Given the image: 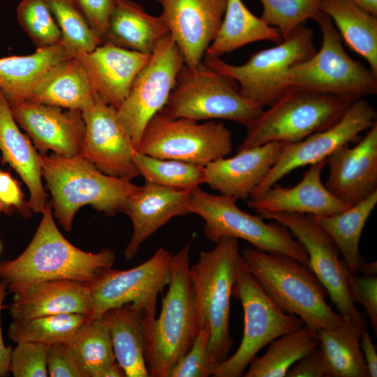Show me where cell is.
<instances>
[{"label": "cell", "instance_id": "27", "mask_svg": "<svg viewBox=\"0 0 377 377\" xmlns=\"http://www.w3.org/2000/svg\"><path fill=\"white\" fill-rule=\"evenodd\" d=\"M97 94L80 61L63 59L47 69L33 87L29 99L45 105L82 112Z\"/></svg>", "mask_w": 377, "mask_h": 377}, {"label": "cell", "instance_id": "54", "mask_svg": "<svg viewBox=\"0 0 377 377\" xmlns=\"http://www.w3.org/2000/svg\"><path fill=\"white\" fill-rule=\"evenodd\" d=\"M1 243H0V253H1Z\"/></svg>", "mask_w": 377, "mask_h": 377}, {"label": "cell", "instance_id": "2", "mask_svg": "<svg viewBox=\"0 0 377 377\" xmlns=\"http://www.w3.org/2000/svg\"><path fill=\"white\" fill-rule=\"evenodd\" d=\"M190 247L186 244L172 256L168 290L158 317L147 320L142 316L149 377H169L201 329L190 276Z\"/></svg>", "mask_w": 377, "mask_h": 377}, {"label": "cell", "instance_id": "5", "mask_svg": "<svg viewBox=\"0 0 377 377\" xmlns=\"http://www.w3.org/2000/svg\"><path fill=\"white\" fill-rule=\"evenodd\" d=\"M246 269L284 313L298 316L316 330L339 327L346 321L327 304L328 293L313 271L296 259L246 247Z\"/></svg>", "mask_w": 377, "mask_h": 377}, {"label": "cell", "instance_id": "9", "mask_svg": "<svg viewBox=\"0 0 377 377\" xmlns=\"http://www.w3.org/2000/svg\"><path fill=\"white\" fill-rule=\"evenodd\" d=\"M236 202L198 187L191 191L189 214L204 220V235L212 242L216 243L223 237L241 239L259 251L287 255L309 265L305 248L285 226L276 221L266 223L260 216L239 209Z\"/></svg>", "mask_w": 377, "mask_h": 377}, {"label": "cell", "instance_id": "35", "mask_svg": "<svg viewBox=\"0 0 377 377\" xmlns=\"http://www.w3.org/2000/svg\"><path fill=\"white\" fill-rule=\"evenodd\" d=\"M266 353L254 357L244 373L245 377H283L302 356L319 345L317 330L304 325L300 329L276 338Z\"/></svg>", "mask_w": 377, "mask_h": 377}, {"label": "cell", "instance_id": "13", "mask_svg": "<svg viewBox=\"0 0 377 377\" xmlns=\"http://www.w3.org/2000/svg\"><path fill=\"white\" fill-rule=\"evenodd\" d=\"M172 255L160 247L142 264L126 269L103 268L89 282L94 309L88 318L103 316L107 311L130 303L142 318H155L158 296L170 280Z\"/></svg>", "mask_w": 377, "mask_h": 377}, {"label": "cell", "instance_id": "36", "mask_svg": "<svg viewBox=\"0 0 377 377\" xmlns=\"http://www.w3.org/2000/svg\"><path fill=\"white\" fill-rule=\"evenodd\" d=\"M83 377H102L116 360L104 316L88 319L66 343Z\"/></svg>", "mask_w": 377, "mask_h": 377}, {"label": "cell", "instance_id": "6", "mask_svg": "<svg viewBox=\"0 0 377 377\" xmlns=\"http://www.w3.org/2000/svg\"><path fill=\"white\" fill-rule=\"evenodd\" d=\"M354 101L290 87L248 127L238 151L270 142H297L337 123Z\"/></svg>", "mask_w": 377, "mask_h": 377}, {"label": "cell", "instance_id": "26", "mask_svg": "<svg viewBox=\"0 0 377 377\" xmlns=\"http://www.w3.org/2000/svg\"><path fill=\"white\" fill-rule=\"evenodd\" d=\"M0 151L1 163H8L20 175L29 191L28 207L43 213L47 205L41 182L39 154L28 138L19 130L4 95L0 90Z\"/></svg>", "mask_w": 377, "mask_h": 377}, {"label": "cell", "instance_id": "31", "mask_svg": "<svg viewBox=\"0 0 377 377\" xmlns=\"http://www.w3.org/2000/svg\"><path fill=\"white\" fill-rule=\"evenodd\" d=\"M321 12L336 24L353 52L377 75V17L349 0H320Z\"/></svg>", "mask_w": 377, "mask_h": 377}, {"label": "cell", "instance_id": "32", "mask_svg": "<svg viewBox=\"0 0 377 377\" xmlns=\"http://www.w3.org/2000/svg\"><path fill=\"white\" fill-rule=\"evenodd\" d=\"M376 204L377 191L340 213L327 216H309L335 243L351 274H358L360 267L364 261L359 251L360 239L367 221Z\"/></svg>", "mask_w": 377, "mask_h": 377}, {"label": "cell", "instance_id": "20", "mask_svg": "<svg viewBox=\"0 0 377 377\" xmlns=\"http://www.w3.org/2000/svg\"><path fill=\"white\" fill-rule=\"evenodd\" d=\"M327 163L325 186L343 203L355 205L377 191V122L355 146L342 145Z\"/></svg>", "mask_w": 377, "mask_h": 377}, {"label": "cell", "instance_id": "18", "mask_svg": "<svg viewBox=\"0 0 377 377\" xmlns=\"http://www.w3.org/2000/svg\"><path fill=\"white\" fill-rule=\"evenodd\" d=\"M185 66L195 69L221 27L227 0H155Z\"/></svg>", "mask_w": 377, "mask_h": 377}, {"label": "cell", "instance_id": "30", "mask_svg": "<svg viewBox=\"0 0 377 377\" xmlns=\"http://www.w3.org/2000/svg\"><path fill=\"white\" fill-rule=\"evenodd\" d=\"M71 57L61 43L37 48L29 55L0 58V90L10 106L27 101L44 73L57 62Z\"/></svg>", "mask_w": 377, "mask_h": 377}, {"label": "cell", "instance_id": "22", "mask_svg": "<svg viewBox=\"0 0 377 377\" xmlns=\"http://www.w3.org/2000/svg\"><path fill=\"white\" fill-rule=\"evenodd\" d=\"M150 56L105 42L89 52L74 57L84 68L98 96L117 110Z\"/></svg>", "mask_w": 377, "mask_h": 377}, {"label": "cell", "instance_id": "45", "mask_svg": "<svg viewBox=\"0 0 377 377\" xmlns=\"http://www.w3.org/2000/svg\"><path fill=\"white\" fill-rule=\"evenodd\" d=\"M116 0H75L95 35L103 43Z\"/></svg>", "mask_w": 377, "mask_h": 377}, {"label": "cell", "instance_id": "52", "mask_svg": "<svg viewBox=\"0 0 377 377\" xmlns=\"http://www.w3.org/2000/svg\"><path fill=\"white\" fill-rule=\"evenodd\" d=\"M362 8L377 16V0H349Z\"/></svg>", "mask_w": 377, "mask_h": 377}, {"label": "cell", "instance_id": "34", "mask_svg": "<svg viewBox=\"0 0 377 377\" xmlns=\"http://www.w3.org/2000/svg\"><path fill=\"white\" fill-rule=\"evenodd\" d=\"M363 328L346 322L337 327L317 330L325 377H369L360 347Z\"/></svg>", "mask_w": 377, "mask_h": 377}, {"label": "cell", "instance_id": "41", "mask_svg": "<svg viewBox=\"0 0 377 377\" xmlns=\"http://www.w3.org/2000/svg\"><path fill=\"white\" fill-rule=\"evenodd\" d=\"M17 20L37 48L59 44L61 34L45 0H22Z\"/></svg>", "mask_w": 377, "mask_h": 377}, {"label": "cell", "instance_id": "16", "mask_svg": "<svg viewBox=\"0 0 377 377\" xmlns=\"http://www.w3.org/2000/svg\"><path fill=\"white\" fill-rule=\"evenodd\" d=\"M376 119L377 112L368 101H354L332 126L299 142L285 144L276 162L250 198L261 194L295 169L325 160L339 147L356 141L360 133L377 122Z\"/></svg>", "mask_w": 377, "mask_h": 377}, {"label": "cell", "instance_id": "14", "mask_svg": "<svg viewBox=\"0 0 377 377\" xmlns=\"http://www.w3.org/2000/svg\"><path fill=\"white\" fill-rule=\"evenodd\" d=\"M184 65L182 52L169 34L156 45L148 63L138 73L127 97L117 110L136 149L147 124L166 103Z\"/></svg>", "mask_w": 377, "mask_h": 377}, {"label": "cell", "instance_id": "49", "mask_svg": "<svg viewBox=\"0 0 377 377\" xmlns=\"http://www.w3.org/2000/svg\"><path fill=\"white\" fill-rule=\"evenodd\" d=\"M361 350L368 369L369 377L377 376V354L367 327L362 330L360 339Z\"/></svg>", "mask_w": 377, "mask_h": 377}, {"label": "cell", "instance_id": "10", "mask_svg": "<svg viewBox=\"0 0 377 377\" xmlns=\"http://www.w3.org/2000/svg\"><path fill=\"white\" fill-rule=\"evenodd\" d=\"M317 23L322 34L321 47L290 68V86L353 101L376 94L377 75L346 53L331 18L323 13Z\"/></svg>", "mask_w": 377, "mask_h": 377}, {"label": "cell", "instance_id": "47", "mask_svg": "<svg viewBox=\"0 0 377 377\" xmlns=\"http://www.w3.org/2000/svg\"><path fill=\"white\" fill-rule=\"evenodd\" d=\"M27 207L18 182L10 173L0 171V212L11 214L17 211L27 216Z\"/></svg>", "mask_w": 377, "mask_h": 377}, {"label": "cell", "instance_id": "11", "mask_svg": "<svg viewBox=\"0 0 377 377\" xmlns=\"http://www.w3.org/2000/svg\"><path fill=\"white\" fill-rule=\"evenodd\" d=\"M137 151L205 167L232 152V132L222 121L199 123L188 118H170L159 112L147 124Z\"/></svg>", "mask_w": 377, "mask_h": 377}, {"label": "cell", "instance_id": "23", "mask_svg": "<svg viewBox=\"0 0 377 377\" xmlns=\"http://www.w3.org/2000/svg\"><path fill=\"white\" fill-rule=\"evenodd\" d=\"M327 159L310 165L302 179L294 186L283 187L276 183L261 194L250 198L249 207L259 214L275 212L327 216L340 213L350 206L335 198L321 179Z\"/></svg>", "mask_w": 377, "mask_h": 377}, {"label": "cell", "instance_id": "53", "mask_svg": "<svg viewBox=\"0 0 377 377\" xmlns=\"http://www.w3.org/2000/svg\"><path fill=\"white\" fill-rule=\"evenodd\" d=\"M359 273H362V274H368V275H376L377 274L376 261L367 263L364 260L360 267Z\"/></svg>", "mask_w": 377, "mask_h": 377}, {"label": "cell", "instance_id": "25", "mask_svg": "<svg viewBox=\"0 0 377 377\" xmlns=\"http://www.w3.org/2000/svg\"><path fill=\"white\" fill-rule=\"evenodd\" d=\"M191 200V191L145 182L123 212L130 218L133 228L124 250L125 258H133L140 245L172 219L189 214Z\"/></svg>", "mask_w": 377, "mask_h": 377}, {"label": "cell", "instance_id": "12", "mask_svg": "<svg viewBox=\"0 0 377 377\" xmlns=\"http://www.w3.org/2000/svg\"><path fill=\"white\" fill-rule=\"evenodd\" d=\"M232 296L240 300L243 309V337L235 353L214 371V377L243 376L251 360L263 348L304 325L298 316L282 311L246 269L238 276Z\"/></svg>", "mask_w": 377, "mask_h": 377}, {"label": "cell", "instance_id": "38", "mask_svg": "<svg viewBox=\"0 0 377 377\" xmlns=\"http://www.w3.org/2000/svg\"><path fill=\"white\" fill-rule=\"evenodd\" d=\"M134 161L145 182L192 191L206 182L205 167L174 159L153 157L136 151Z\"/></svg>", "mask_w": 377, "mask_h": 377}, {"label": "cell", "instance_id": "33", "mask_svg": "<svg viewBox=\"0 0 377 377\" xmlns=\"http://www.w3.org/2000/svg\"><path fill=\"white\" fill-rule=\"evenodd\" d=\"M270 40L280 43L279 30L253 15L242 0H227L219 31L205 54L221 57L249 43Z\"/></svg>", "mask_w": 377, "mask_h": 377}, {"label": "cell", "instance_id": "21", "mask_svg": "<svg viewBox=\"0 0 377 377\" xmlns=\"http://www.w3.org/2000/svg\"><path fill=\"white\" fill-rule=\"evenodd\" d=\"M284 145L270 142L212 161L205 166V184L235 201L248 200L276 162Z\"/></svg>", "mask_w": 377, "mask_h": 377}, {"label": "cell", "instance_id": "51", "mask_svg": "<svg viewBox=\"0 0 377 377\" xmlns=\"http://www.w3.org/2000/svg\"><path fill=\"white\" fill-rule=\"evenodd\" d=\"M125 372L121 365L115 361L103 372L102 377H124Z\"/></svg>", "mask_w": 377, "mask_h": 377}, {"label": "cell", "instance_id": "1", "mask_svg": "<svg viewBox=\"0 0 377 377\" xmlns=\"http://www.w3.org/2000/svg\"><path fill=\"white\" fill-rule=\"evenodd\" d=\"M47 202L34 237L16 258L0 262V278L13 290L40 281L68 279L91 281L103 268L112 267L116 256L110 249L86 252L61 233Z\"/></svg>", "mask_w": 377, "mask_h": 377}, {"label": "cell", "instance_id": "17", "mask_svg": "<svg viewBox=\"0 0 377 377\" xmlns=\"http://www.w3.org/2000/svg\"><path fill=\"white\" fill-rule=\"evenodd\" d=\"M82 114L85 132L78 156L110 176L131 180L140 176L134 161L137 149L117 110L97 94Z\"/></svg>", "mask_w": 377, "mask_h": 377}, {"label": "cell", "instance_id": "3", "mask_svg": "<svg viewBox=\"0 0 377 377\" xmlns=\"http://www.w3.org/2000/svg\"><path fill=\"white\" fill-rule=\"evenodd\" d=\"M43 176L52 197L54 215L66 231L77 210L89 205L108 216L123 212L142 186L126 178L108 175L78 155L39 154Z\"/></svg>", "mask_w": 377, "mask_h": 377}, {"label": "cell", "instance_id": "48", "mask_svg": "<svg viewBox=\"0 0 377 377\" xmlns=\"http://www.w3.org/2000/svg\"><path fill=\"white\" fill-rule=\"evenodd\" d=\"M326 369L319 345L299 359L288 371L287 377H325Z\"/></svg>", "mask_w": 377, "mask_h": 377}, {"label": "cell", "instance_id": "43", "mask_svg": "<svg viewBox=\"0 0 377 377\" xmlns=\"http://www.w3.org/2000/svg\"><path fill=\"white\" fill-rule=\"evenodd\" d=\"M209 327L203 326L188 351L172 368L169 377H207L212 373L207 364V348Z\"/></svg>", "mask_w": 377, "mask_h": 377}, {"label": "cell", "instance_id": "46", "mask_svg": "<svg viewBox=\"0 0 377 377\" xmlns=\"http://www.w3.org/2000/svg\"><path fill=\"white\" fill-rule=\"evenodd\" d=\"M47 365L51 377H83L66 343L49 346Z\"/></svg>", "mask_w": 377, "mask_h": 377}, {"label": "cell", "instance_id": "8", "mask_svg": "<svg viewBox=\"0 0 377 377\" xmlns=\"http://www.w3.org/2000/svg\"><path fill=\"white\" fill-rule=\"evenodd\" d=\"M316 52L313 31L303 24L276 46L253 54L244 64L231 65L207 54L202 62L234 79L244 98L264 108L275 103L290 87V68Z\"/></svg>", "mask_w": 377, "mask_h": 377}, {"label": "cell", "instance_id": "39", "mask_svg": "<svg viewBox=\"0 0 377 377\" xmlns=\"http://www.w3.org/2000/svg\"><path fill=\"white\" fill-rule=\"evenodd\" d=\"M61 34V43L71 57L89 52L102 44L75 0H45Z\"/></svg>", "mask_w": 377, "mask_h": 377}, {"label": "cell", "instance_id": "4", "mask_svg": "<svg viewBox=\"0 0 377 377\" xmlns=\"http://www.w3.org/2000/svg\"><path fill=\"white\" fill-rule=\"evenodd\" d=\"M246 264L238 239L223 237L209 251H202L191 265L190 276L201 328L209 327L207 364L212 373L228 357L233 344L230 332V297L233 287Z\"/></svg>", "mask_w": 377, "mask_h": 377}, {"label": "cell", "instance_id": "37", "mask_svg": "<svg viewBox=\"0 0 377 377\" xmlns=\"http://www.w3.org/2000/svg\"><path fill=\"white\" fill-rule=\"evenodd\" d=\"M88 317L82 313H61L24 321L13 320L8 337L16 343L31 341L50 346L68 343Z\"/></svg>", "mask_w": 377, "mask_h": 377}, {"label": "cell", "instance_id": "50", "mask_svg": "<svg viewBox=\"0 0 377 377\" xmlns=\"http://www.w3.org/2000/svg\"><path fill=\"white\" fill-rule=\"evenodd\" d=\"M8 283L4 280L0 281V377L6 376L10 372L9 365L13 347L6 346L3 342L1 327V311L3 301L8 295Z\"/></svg>", "mask_w": 377, "mask_h": 377}, {"label": "cell", "instance_id": "29", "mask_svg": "<svg viewBox=\"0 0 377 377\" xmlns=\"http://www.w3.org/2000/svg\"><path fill=\"white\" fill-rule=\"evenodd\" d=\"M103 316L109 327L115 359L126 376L149 377L142 313L128 303L107 311Z\"/></svg>", "mask_w": 377, "mask_h": 377}, {"label": "cell", "instance_id": "44", "mask_svg": "<svg viewBox=\"0 0 377 377\" xmlns=\"http://www.w3.org/2000/svg\"><path fill=\"white\" fill-rule=\"evenodd\" d=\"M350 292L354 303L361 304L369 316L371 326L377 334L376 275L351 274L348 272Z\"/></svg>", "mask_w": 377, "mask_h": 377}, {"label": "cell", "instance_id": "24", "mask_svg": "<svg viewBox=\"0 0 377 377\" xmlns=\"http://www.w3.org/2000/svg\"><path fill=\"white\" fill-rule=\"evenodd\" d=\"M12 293L8 309L15 321L61 313H82L89 317L94 309L89 287L74 280L40 281Z\"/></svg>", "mask_w": 377, "mask_h": 377}, {"label": "cell", "instance_id": "28", "mask_svg": "<svg viewBox=\"0 0 377 377\" xmlns=\"http://www.w3.org/2000/svg\"><path fill=\"white\" fill-rule=\"evenodd\" d=\"M169 34L161 15L148 14L135 2L116 0L103 43L110 42L128 50L151 54L158 41Z\"/></svg>", "mask_w": 377, "mask_h": 377}, {"label": "cell", "instance_id": "15", "mask_svg": "<svg viewBox=\"0 0 377 377\" xmlns=\"http://www.w3.org/2000/svg\"><path fill=\"white\" fill-rule=\"evenodd\" d=\"M285 226L305 248L308 267L327 291L338 313L348 323L365 327L366 316L354 303L348 283V269L330 237L308 216L292 212L259 214Z\"/></svg>", "mask_w": 377, "mask_h": 377}, {"label": "cell", "instance_id": "40", "mask_svg": "<svg viewBox=\"0 0 377 377\" xmlns=\"http://www.w3.org/2000/svg\"><path fill=\"white\" fill-rule=\"evenodd\" d=\"M263 6L261 19L276 28L283 39L307 20L316 22L323 15L320 0H260Z\"/></svg>", "mask_w": 377, "mask_h": 377}, {"label": "cell", "instance_id": "19", "mask_svg": "<svg viewBox=\"0 0 377 377\" xmlns=\"http://www.w3.org/2000/svg\"><path fill=\"white\" fill-rule=\"evenodd\" d=\"M13 116L32 139L39 154L51 150L59 156L78 155L85 132L82 112L31 100L10 105Z\"/></svg>", "mask_w": 377, "mask_h": 377}, {"label": "cell", "instance_id": "42", "mask_svg": "<svg viewBox=\"0 0 377 377\" xmlns=\"http://www.w3.org/2000/svg\"><path fill=\"white\" fill-rule=\"evenodd\" d=\"M49 346L22 341L13 348L9 371L15 377H47Z\"/></svg>", "mask_w": 377, "mask_h": 377}, {"label": "cell", "instance_id": "7", "mask_svg": "<svg viewBox=\"0 0 377 377\" xmlns=\"http://www.w3.org/2000/svg\"><path fill=\"white\" fill-rule=\"evenodd\" d=\"M263 110L240 94L234 79L202 62L193 70L183 66L160 112L173 119H227L246 128Z\"/></svg>", "mask_w": 377, "mask_h": 377}]
</instances>
